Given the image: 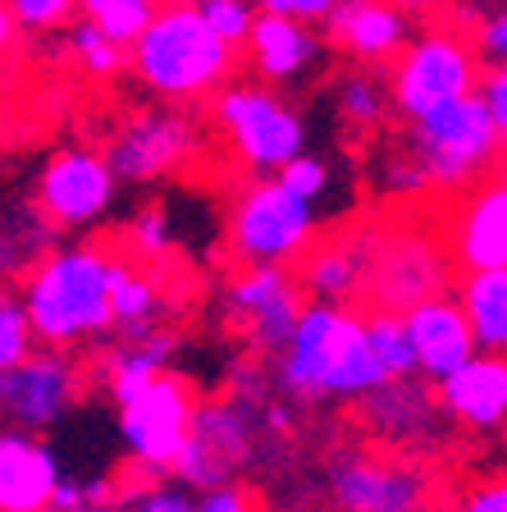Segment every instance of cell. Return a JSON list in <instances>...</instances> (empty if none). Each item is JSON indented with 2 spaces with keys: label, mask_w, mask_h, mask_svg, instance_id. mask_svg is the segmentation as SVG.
<instances>
[{
  "label": "cell",
  "mask_w": 507,
  "mask_h": 512,
  "mask_svg": "<svg viewBox=\"0 0 507 512\" xmlns=\"http://www.w3.org/2000/svg\"><path fill=\"white\" fill-rule=\"evenodd\" d=\"M124 256L96 243H69L42 252L23 279V316L42 348H78L115 330V279Z\"/></svg>",
  "instance_id": "cell-1"
},
{
  "label": "cell",
  "mask_w": 507,
  "mask_h": 512,
  "mask_svg": "<svg viewBox=\"0 0 507 512\" xmlns=\"http://www.w3.org/2000/svg\"><path fill=\"white\" fill-rule=\"evenodd\" d=\"M275 357L279 389L302 403H357L375 384H384V371L366 343V320L343 302H307Z\"/></svg>",
  "instance_id": "cell-2"
},
{
  "label": "cell",
  "mask_w": 507,
  "mask_h": 512,
  "mask_svg": "<svg viewBox=\"0 0 507 512\" xmlns=\"http://www.w3.org/2000/svg\"><path fill=\"white\" fill-rule=\"evenodd\" d=\"M128 64L160 101H197L206 92H220L233 74V46L206 28L197 5H165L128 46Z\"/></svg>",
  "instance_id": "cell-3"
},
{
  "label": "cell",
  "mask_w": 507,
  "mask_h": 512,
  "mask_svg": "<svg viewBox=\"0 0 507 512\" xmlns=\"http://www.w3.org/2000/svg\"><path fill=\"white\" fill-rule=\"evenodd\" d=\"M498 151L503 142H498L489 110L476 92L412 119V160L421 165L425 183L439 192H466L480 179H489Z\"/></svg>",
  "instance_id": "cell-4"
},
{
  "label": "cell",
  "mask_w": 507,
  "mask_h": 512,
  "mask_svg": "<svg viewBox=\"0 0 507 512\" xmlns=\"http://www.w3.org/2000/svg\"><path fill=\"white\" fill-rule=\"evenodd\" d=\"M316 202L297 197L275 174H256L229 211V247L247 266H293L316 243Z\"/></svg>",
  "instance_id": "cell-5"
},
{
  "label": "cell",
  "mask_w": 507,
  "mask_h": 512,
  "mask_svg": "<svg viewBox=\"0 0 507 512\" xmlns=\"http://www.w3.org/2000/svg\"><path fill=\"white\" fill-rule=\"evenodd\" d=\"M480 78V55L457 28H425L407 37L398 55H393L389 74V101L407 124L430 110L448 106L457 96L476 92Z\"/></svg>",
  "instance_id": "cell-6"
},
{
  "label": "cell",
  "mask_w": 507,
  "mask_h": 512,
  "mask_svg": "<svg viewBox=\"0 0 507 512\" xmlns=\"http://www.w3.org/2000/svg\"><path fill=\"white\" fill-rule=\"evenodd\" d=\"M215 124L252 174H275L307 151V119L270 83H229L215 92Z\"/></svg>",
  "instance_id": "cell-7"
},
{
  "label": "cell",
  "mask_w": 507,
  "mask_h": 512,
  "mask_svg": "<svg viewBox=\"0 0 507 512\" xmlns=\"http://www.w3.org/2000/svg\"><path fill=\"white\" fill-rule=\"evenodd\" d=\"M256 453V412L243 398H206L192 407V426L169 471L183 490L229 485Z\"/></svg>",
  "instance_id": "cell-8"
},
{
  "label": "cell",
  "mask_w": 507,
  "mask_h": 512,
  "mask_svg": "<svg viewBox=\"0 0 507 512\" xmlns=\"http://www.w3.org/2000/svg\"><path fill=\"white\" fill-rule=\"evenodd\" d=\"M83 366L64 348H32L0 371V421L28 435H46L83 398Z\"/></svg>",
  "instance_id": "cell-9"
},
{
  "label": "cell",
  "mask_w": 507,
  "mask_h": 512,
  "mask_svg": "<svg viewBox=\"0 0 507 512\" xmlns=\"http://www.w3.org/2000/svg\"><path fill=\"white\" fill-rule=\"evenodd\" d=\"M338 512H430V480L416 462L375 448H348L329 462Z\"/></svg>",
  "instance_id": "cell-10"
},
{
  "label": "cell",
  "mask_w": 507,
  "mask_h": 512,
  "mask_svg": "<svg viewBox=\"0 0 507 512\" xmlns=\"http://www.w3.org/2000/svg\"><path fill=\"white\" fill-rule=\"evenodd\" d=\"M201 147V133L183 110H133L106 142V165L119 183H156L183 170Z\"/></svg>",
  "instance_id": "cell-11"
},
{
  "label": "cell",
  "mask_w": 507,
  "mask_h": 512,
  "mask_svg": "<svg viewBox=\"0 0 507 512\" xmlns=\"http://www.w3.org/2000/svg\"><path fill=\"white\" fill-rule=\"evenodd\" d=\"M192 407H197V389L174 371H160L142 394L119 403V439L128 458L147 471H169L174 453L188 439Z\"/></svg>",
  "instance_id": "cell-12"
},
{
  "label": "cell",
  "mask_w": 507,
  "mask_h": 512,
  "mask_svg": "<svg viewBox=\"0 0 507 512\" xmlns=\"http://www.w3.org/2000/svg\"><path fill=\"white\" fill-rule=\"evenodd\" d=\"M119 197V179L96 147H60L37 174V215L51 229H87L106 220Z\"/></svg>",
  "instance_id": "cell-13"
},
{
  "label": "cell",
  "mask_w": 507,
  "mask_h": 512,
  "mask_svg": "<svg viewBox=\"0 0 507 512\" xmlns=\"http://www.w3.org/2000/svg\"><path fill=\"white\" fill-rule=\"evenodd\" d=\"M448 284V261H444V247L434 243L425 234H380V247H375V261L366 270V288L375 298V307H389V311H407L412 302L434 298L444 293Z\"/></svg>",
  "instance_id": "cell-14"
},
{
  "label": "cell",
  "mask_w": 507,
  "mask_h": 512,
  "mask_svg": "<svg viewBox=\"0 0 507 512\" xmlns=\"http://www.w3.org/2000/svg\"><path fill=\"white\" fill-rule=\"evenodd\" d=\"M357 403L366 430L389 448H430L448 421L439 398H434V384H425L421 375L384 380L370 394H361Z\"/></svg>",
  "instance_id": "cell-15"
},
{
  "label": "cell",
  "mask_w": 507,
  "mask_h": 512,
  "mask_svg": "<svg viewBox=\"0 0 507 512\" xmlns=\"http://www.w3.org/2000/svg\"><path fill=\"white\" fill-rule=\"evenodd\" d=\"M434 398L448 421L476 435L507 430V357L498 352H471L457 371L434 384Z\"/></svg>",
  "instance_id": "cell-16"
},
{
  "label": "cell",
  "mask_w": 507,
  "mask_h": 512,
  "mask_svg": "<svg viewBox=\"0 0 507 512\" xmlns=\"http://www.w3.org/2000/svg\"><path fill=\"white\" fill-rule=\"evenodd\" d=\"M402 325H407V339H412V357H416V375L425 384H439L448 371L476 352V339H471V325H466L457 298L448 293H434V298H421L402 311Z\"/></svg>",
  "instance_id": "cell-17"
},
{
  "label": "cell",
  "mask_w": 507,
  "mask_h": 512,
  "mask_svg": "<svg viewBox=\"0 0 507 512\" xmlns=\"http://www.w3.org/2000/svg\"><path fill=\"white\" fill-rule=\"evenodd\" d=\"M60 476V458L42 435L0 421V512H46Z\"/></svg>",
  "instance_id": "cell-18"
},
{
  "label": "cell",
  "mask_w": 507,
  "mask_h": 512,
  "mask_svg": "<svg viewBox=\"0 0 507 512\" xmlns=\"http://www.w3.org/2000/svg\"><path fill=\"white\" fill-rule=\"evenodd\" d=\"M320 23H325V42L361 64L393 60L412 37V19L393 0H338Z\"/></svg>",
  "instance_id": "cell-19"
},
{
  "label": "cell",
  "mask_w": 507,
  "mask_h": 512,
  "mask_svg": "<svg viewBox=\"0 0 507 512\" xmlns=\"http://www.w3.org/2000/svg\"><path fill=\"white\" fill-rule=\"evenodd\" d=\"M380 234L357 229V234H338L329 243H311L297 266V288L311 302H348L366 288V270L375 261Z\"/></svg>",
  "instance_id": "cell-20"
},
{
  "label": "cell",
  "mask_w": 507,
  "mask_h": 512,
  "mask_svg": "<svg viewBox=\"0 0 507 512\" xmlns=\"http://www.w3.org/2000/svg\"><path fill=\"white\" fill-rule=\"evenodd\" d=\"M453 261L462 270L507 266V179H480L453 215Z\"/></svg>",
  "instance_id": "cell-21"
},
{
  "label": "cell",
  "mask_w": 507,
  "mask_h": 512,
  "mask_svg": "<svg viewBox=\"0 0 507 512\" xmlns=\"http://www.w3.org/2000/svg\"><path fill=\"white\" fill-rule=\"evenodd\" d=\"M247 51H252V69L265 83H293L307 69H316L325 42H320L316 23H297L284 19V14L256 10V23L247 32Z\"/></svg>",
  "instance_id": "cell-22"
},
{
  "label": "cell",
  "mask_w": 507,
  "mask_h": 512,
  "mask_svg": "<svg viewBox=\"0 0 507 512\" xmlns=\"http://www.w3.org/2000/svg\"><path fill=\"white\" fill-rule=\"evenodd\" d=\"M457 307H462L476 352L507 357V266L494 270H466L457 284Z\"/></svg>",
  "instance_id": "cell-23"
},
{
  "label": "cell",
  "mask_w": 507,
  "mask_h": 512,
  "mask_svg": "<svg viewBox=\"0 0 507 512\" xmlns=\"http://www.w3.org/2000/svg\"><path fill=\"white\" fill-rule=\"evenodd\" d=\"M174 348H179V334L156 330V334H147V339H133V343H124L119 352H110L106 362H101V384H106L110 403L115 407L128 403V398L142 394L160 371H169Z\"/></svg>",
  "instance_id": "cell-24"
},
{
  "label": "cell",
  "mask_w": 507,
  "mask_h": 512,
  "mask_svg": "<svg viewBox=\"0 0 507 512\" xmlns=\"http://www.w3.org/2000/svg\"><path fill=\"white\" fill-rule=\"evenodd\" d=\"M165 311H169V298H165V288H160V279L142 275V270H133L124 261V270H119V279H115V330H119V339L133 343V339L156 334Z\"/></svg>",
  "instance_id": "cell-25"
},
{
  "label": "cell",
  "mask_w": 507,
  "mask_h": 512,
  "mask_svg": "<svg viewBox=\"0 0 507 512\" xmlns=\"http://www.w3.org/2000/svg\"><path fill=\"white\" fill-rule=\"evenodd\" d=\"M366 320V343L370 357L380 362L384 380H402V375H416V357H412V339H407V325H402V311L389 307H370Z\"/></svg>",
  "instance_id": "cell-26"
},
{
  "label": "cell",
  "mask_w": 507,
  "mask_h": 512,
  "mask_svg": "<svg viewBox=\"0 0 507 512\" xmlns=\"http://www.w3.org/2000/svg\"><path fill=\"white\" fill-rule=\"evenodd\" d=\"M293 288H297V279L288 275V266H243L229 279V311L238 320H247L252 311L270 307V302L293 293Z\"/></svg>",
  "instance_id": "cell-27"
},
{
  "label": "cell",
  "mask_w": 507,
  "mask_h": 512,
  "mask_svg": "<svg viewBox=\"0 0 507 512\" xmlns=\"http://www.w3.org/2000/svg\"><path fill=\"white\" fill-rule=\"evenodd\" d=\"M297 311H302V288H293V293L275 298L270 307L252 311V316L243 320L247 339H252L261 352H279L288 343V334H293V325H297Z\"/></svg>",
  "instance_id": "cell-28"
},
{
  "label": "cell",
  "mask_w": 507,
  "mask_h": 512,
  "mask_svg": "<svg viewBox=\"0 0 507 512\" xmlns=\"http://www.w3.org/2000/svg\"><path fill=\"white\" fill-rule=\"evenodd\" d=\"M42 215H0V279H10L28 256H42Z\"/></svg>",
  "instance_id": "cell-29"
},
{
  "label": "cell",
  "mask_w": 507,
  "mask_h": 512,
  "mask_svg": "<svg viewBox=\"0 0 507 512\" xmlns=\"http://www.w3.org/2000/svg\"><path fill=\"white\" fill-rule=\"evenodd\" d=\"M384 101H389V92L380 87V78L375 74H343L338 78V110H343V119L357 128H370L380 124L384 115Z\"/></svg>",
  "instance_id": "cell-30"
},
{
  "label": "cell",
  "mask_w": 507,
  "mask_h": 512,
  "mask_svg": "<svg viewBox=\"0 0 507 512\" xmlns=\"http://www.w3.org/2000/svg\"><path fill=\"white\" fill-rule=\"evenodd\" d=\"M32 348H37V339H32V330H28L19 293L10 288V279H0V371L14 366L19 357H28Z\"/></svg>",
  "instance_id": "cell-31"
},
{
  "label": "cell",
  "mask_w": 507,
  "mask_h": 512,
  "mask_svg": "<svg viewBox=\"0 0 507 512\" xmlns=\"http://www.w3.org/2000/svg\"><path fill=\"white\" fill-rule=\"evenodd\" d=\"M197 14L224 46L238 51V46H247V32L256 23V0H201Z\"/></svg>",
  "instance_id": "cell-32"
},
{
  "label": "cell",
  "mask_w": 507,
  "mask_h": 512,
  "mask_svg": "<svg viewBox=\"0 0 507 512\" xmlns=\"http://www.w3.org/2000/svg\"><path fill=\"white\" fill-rule=\"evenodd\" d=\"M69 46H74V55L83 60L87 74H96V78L119 74V64H124V55H128V51H119L115 42H106V37H101V28H96L92 19H83V23H74V28H69Z\"/></svg>",
  "instance_id": "cell-33"
},
{
  "label": "cell",
  "mask_w": 507,
  "mask_h": 512,
  "mask_svg": "<svg viewBox=\"0 0 507 512\" xmlns=\"http://www.w3.org/2000/svg\"><path fill=\"white\" fill-rule=\"evenodd\" d=\"M275 179L284 183V188H293L297 197H307V202H320L329 192V165L320 156H311V151H297L293 160H284L275 170Z\"/></svg>",
  "instance_id": "cell-34"
},
{
  "label": "cell",
  "mask_w": 507,
  "mask_h": 512,
  "mask_svg": "<svg viewBox=\"0 0 507 512\" xmlns=\"http://www.w3.org/2000/svg\"><path fill=\"white\" fill-rule=\"evenodd\" d=\"M151 14H156V5H115V10L96 14V28H101V37L106 42H115L119 51H128V46L142 37V28L151 23Z\"/></svg>",
  "instance_id": "cell-35"
},
{
  "label": "cell",
  "mask_w": 507,
  "mask_h": 512,
  "mask_svg": "<svg viewBox=\"0 0 507 512\" xmlns=\"http://www.w3.org/2000/svg\"><path fill=\"white\" fill-rule=\"evenodd\" d=\"M128 243L138 247L142 256L169 252V211L165 206H142V211L128 220Z\"/></svg>",
  "instance_id": "cell-36"
},
{
  "label": "cell",
  "mask_w": 507,
  "mask_h": 512,
  "mask_svg": "<svg viewBox=\"0 0 507 512\" xmlns=\"http://www.w3.org/2000/svg\"><path fill=\"white\" fill-rule=\"evenodd\" d=\"M14 14L19 28H32V32H46V28H60L69 14H74L78 0H5Z\"/></svg>",
  "instance_id": "cell-37"
},
{
  "label": "cell",
  "mask_w": 507,
  "mask_h": 512,
  "mask_svg": "<svg viewBox=\"0 0 507 512\" xmlns=\"http://www.w3.org/2000/svg\"><path fill=\"white\" fill-rule=\"evenodd\" d=\"M119 512H197V499L183 485H147L128 503H119Z\"/></svg>",
  "instance_id": "cell-38"
},
{
  "label": "cell",
  "mask_w": 507,
  "mask_h": 512,
  "mask_svg": "<svg viewBox=\"0 0 507 512\" xmlns=\"http://www.w3.org/2000/svg\"><path fill=\"white\" fill-rule=\"evenodd\" d=\"M476 96L485 101V110H489V124H494V133H498V142L507 147V64H494L485 78H480V87H476Z\"/></svg>",
  "instance_id": "cell-39"
},
{
  "label": "cell",
  "mask_w": 507,
  "mask_h": 512,
  "mask_svg": "<svg viewBox=\"0 0 507 512\" xmlns=\"http://www.w3.org/2000/svg\"><path fill=\"white\" fill-rule=\"evenodd\" d=\"M380 188L389 192V197H416V192H425L430 183H425L421 165H416L412 156H393L380 170Z\"/></svg>",
  "instance_id": "cell-40"
},
{
  "label": "cell",
  "mask_w": 507,
  "mask_h": 512,
  "mask_svg": "<svg viewBox=\"0 0 507 512\" xmlns=\"http://www.w3.org/2000/svg\"><path fill=\"white\" fill-rule=\"evenodd\" d=\"M471 46H476L480 60H489V64H507V0H503V5H498V10L476 28V42H471Z\"/></svg>",
  "instance_id": "cell-41"
},
{
  "label": "cell",
  "mask_w": 507,
  "mask_h": 512,
  "mask_svg": "<svg viewBox=\"0 0 507 512\" xmlns=\"http://www.w3.org/2000/svg\"><path fill=\"white\" fill-rule=\"evenodd\" d=\"M197 512H256V499L247 485H211L197 494Z\"/></svg>",
  "instance_id": "cell-42"
},
{
  "label": "cell",
  "mask_w": 507,
  "mask_h": 512,
  "mask_svg": "<svg viewBox=\"0 0 507 512\" xmlns=\"http://www.w3.org/2000/svg\"><path fill=\"white\" fill-rule=\"evenodd\" d=\"M261 14H284V19H297V23H320L338 0H256Z\"/></svg>",
  "instance_id": "cell-43"
},
{
  "label": "cell",
  "mask_w": 507,
  "mask_h": 512,
  "mask_svg": "<svg viewBox=\"0 0 507 512\" xmlns=\"http://www.w3.org/2000/svg\"><path fill=\"white\" fill-rule=\"evenodd\" d=\"M462 512H507V476L485 480L462 499Z\"/></svg>",
  "instance_id": "cell-44"
},
{
  "label": "cell",
  "mask_w": 507,
  "mask_h": 512,
  "mask_svg": "<svg viewBox=\"0 0 507 512\" xmlns=\"http://www.w3.org/2000/svg\"><path fill=\"white\" fill-rule=\"evenodd\" d=\"M14 37H19V23H14V14H10V5L0 0V55L14 46Z\"/></svg>",
  "instance_id": "cell-45"
},
{
  "label": "cell",
  "mask_w": 507,
  "mask_h": 512,
  "mask_svg": "<svg viewBox=\"0 0 507 512\" xmlns=\"http://www.w3.org/2000/svg\"><path fill=\"white\" fill-rule=\"evenodd\" d=\"M78 5H83L87 19H96V14L115 10V5H156V0H78Z\"/></svg>",
  "instance_id": "cell-46"
},
{
  "label": "cell",
  "mask_w": 507,
  "mask_h": 512,
  "mask_svg": "<svg viewBox=\"0 0 507 512\" xmlns=\"http://www.w3.org/2000/svg\"><path fill=\"white\" fill-rule=\"evenodd\" d=\"M393 5H398L407 19H416V14H434L439 5H444V0H393Z\"/></svg>",
  "instance_id": "cell-47"
},
{
  "label": "cell",
  "mask_w": 507,
  "mask_h": 512,
  "mask_svg": "<svg viewBox=\"0 0 507 512\" xmlns=\"http://www.w3.org/2000/svg\"><path fill=\"white\" fill-rule=\"evenodd\" d=\"M46 512H119V503L106 499V503H78V508H46Z\"/></svg>",
  "instance_id": "cell-48"
},
{
  "label": "cell",
  "mask_w": 507,
  "mask_h": 512,
  "mask_svg": "<svg viewBox=\"0 0 507 512\" xmlns=\"http://www.w3.org/2000/svg\"><path fill=\"white\" fill-rule=\"evenodd\" d=\"M165 5H201V0H165Z\"/></svg>",
  "instance_id": "cell-49"
},
{
  "label": "cell",
  "mask_w": 507,
  "mask_h": 512,
  "mask_svg": "<svg viewBox=\"0 0 507 512\" xmlns=\"http://www.w3.org/2000/svg\"><path fill=\"white\" fill-rule=\"evenodd\" d=\"M444 512H462V503H457V508H444Z\"/></svg>",
  "instance_id": "cell-50"
},
{
  "label": "cell",
  "mask_w": 507,
  "mask_h": 512,
  "mask_svg": "<svg viewBox=\"0 0 507 512\" xmlns=\"http://www.w3.org/2000/svg\"><path fill=\"white\" fill-rule=\"evenodd\" d=\"M503 179H507V170H503Z\"/></svg>",
  "instance_id": "cell-51"
}]
</instances>
